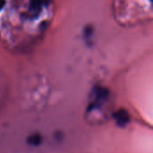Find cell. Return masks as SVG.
I'll return each mask as SVG.
<instances>
[{
	"mask_svg": "<svg viewBox=\"0 0 153 153\" xmlns=\"http://www.w3.org/2000/svg\"><path fill=\"white\" fill-rule=\"evenodd\" d=\"M49 2V0H30V11L34 13L37 14L38 13H39V11L48 4V3Z\"/></svg>",
	"mask_w": 153,
	"mask_h": 153,
	"instance_id": "1",
	"label": "cell"
},
{
	"mask_svg": "<svg viewBox=\"0 0 153 153\" xmlns=\"http://www.w3.org/2000/svg\"><path fill=\"white\" fill-rule=\"evenodd\" d=\"M5 0H0V10L1 9H3L4 7V5H5Z\"/></svg>",
	"mask_w": 153,
	"mask_h": 153,
	"instance_id": "2",
	"label": "cell"
}]
</instances>
